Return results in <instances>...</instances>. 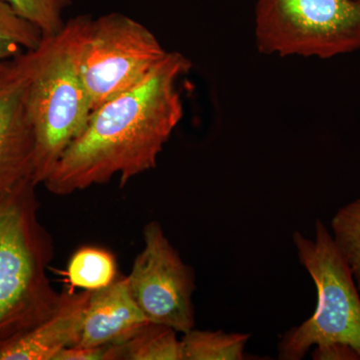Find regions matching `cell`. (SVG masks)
<instances>
[{"mask_svg": "<svg viewBox=\"0 0 360 360\" xmlns=\"http://www.w3.org/2000/svg\"><path fill=\"white\" fill-rule=\"evenodd\" d=\"M255 37L258 51L281 58L360 51V0H257Z\"/></svg>", "mask_w": 360, "mask_h": 360, "instance_id": "5b68a950", "label": "cell"}, {"mask_svg": "<svg viewBox=\"0 0 360 360\" xmlns=\"http://www.w3.org/2000/svg\"><path fill=\"white\" fill-rule=\"evenodd\" d=\"M177 331L149 322L127 342L115 345V360H184Z\"/></svg>", "mask_w": 360, "mask_h": 360, "instance_id": "7c38bea8", "label": "cell"}, {"mask_svg": "<svg viewBox=\"0 0 360 360\" xmlns=\"http://www.w3.org/2000/svg\"><path fill=\"white\" fill-rule=\"evenodd\" d=\"M292 239L316 288L317 302L309 319L284 333L278 359L300 360L314 347V359L360 360L359 290L333 234L317 220L314 240L300 231Z\"/></svg>", "mask_w": 360, "mask_h": 360, "instance_id": "277c9868", "label": "cell"}, {"mask_svg": "<svg viewBox=\"0 0 360 360\" xmlns=\"http://www.w3.org/2000/svg\"><path fill=\"white\" fill-rule=\"evenodd\" d=\"M54 360H115V345L70 347L61 350Z\"/></svg>", "mask_w": 360, "mask_h": 360, "instance_id": "e0dca14e", "label": "cell"}, {"mask_svg": "<svg viewBox=\"0 0 360 360\" xmlns=\"http://www.w3.org/2000/svg\"><path fill=\"white\" fill-rule=\"evenodd\" d=\"M68 290L94 291L115 283L117 264L110 251L94 246H84L75 251L63 272Z\"/></svg>", "mask_w": 360, "mask_h": 360, "instance_id": "8fae6325", "label": "cell"}, {"mask_svg": "<svg viewBox=\"0 0 360 360\" xmlns=\"http://www.w3.org/2000/svg\"><path fill=\"white\" fill-rule=\"evenodd\" d=\"M168 51L146 26L122 13L90 20L79 70L91 110L143 82Z\"/></svg>", "mask_w": 360, "mask_h": 360, "instance_id": "8992f818", "label": "cell"}, {"mask_svg": "<svg viewBox=\"0 0 360 360\" xmlns=\"http://www.w3.org/2000/svg\"><path fill=\"white\" fill-rule=\"evenodd\" d=\"M331 231L360 291V198L335 213L331 220Z\"/></svg>", "mask_w": 360, "mask_h": 360, "instance_id": "9a60e30c", "label": "cell"}, {"mask_svg": "<svg viewBox=\"0 0 360 360\" xmlns=\"http://www.w3.org/2000/svg\"><path fill=\"white\" fill-rule=\"evenodd\" d=\"M248 333H226L221 330H191L181 340L184 360L245 359Z\"/></svg>", "mask_w": 360, "mask_h": 360, "instance_id": "4fadbf2b", "label": "cell"}, {"mask_svg": "<svg viewBox=\"0 0 360 360\" xmlns=\"http://www.w3.org/2000/svg\"><path fill=\"white\" fill-rule=\"evenodd\" d=\"M91 18L80 15L26 52V110L34 136L32 179L44 184L71 142L86 127L91 105L79 70V53Z\"/></svg>", "mask_w": 360, "mask_h": 360, "instance_id": "7a4b0ae2", "label": "cell"}, {"mask_svg": "<svg viewBox=\"0 0 360 360\" xmlns=\"http://www.w3.org/2000/svg\"><path fill=\"white\" fill-rule=\"evenodd\" d=\"M44 34L39 28L0 0V61L11 60L26 51H34Z\"/></svg>", "mask_w": 360, "mask_h": 360, "instance_id": "5bb4252c", "label": "cell"}, {"mask_svg": "<svg viewBox=\"0 0 360 360\" xmlns=\"http://www.w3.org/2000/svg\"><path fill=\"white\" fill-rule=\"evenodd\" d=\"M191 68L184 54L168 51L143 82L92 111L44 182L45 188L66 196L116 175L123 186L155 168L184 116L179 82Z\"/></svg>", "mask_w": 360, "mask_h": 360, "instance_id": "6da1fadb", "label": "cell"}, {"mask_svg": "<svg viewBox=\"0 0 360 360\" xmlns=\"http://www.w3.org/2000/svg\"><path fill=\"white\" fill-rule=\"evenodd\" d=\"M26 52L0 61V195L32 179L34 136L26 110Z\"/></svg>", "mask_w": 360, "mask_h": 360, "instance_id": "ba28073f", "label": "cell"}, {"mask_svg": "<svg viewBox=\"0 0 360 360\" xmlns=\"http://www.w3.org/2000/svg\"><path fill=\"white\" fill-rule=\"evenodd\" d=\"M32 177L0 195V347L58 309L47 267L53 243L39 221Z\"/></svg>", "mask_w": 360, "mask_h": 360, "instance_id": "3957f363", "label": "cell"}, {"mask_svg": "<svg viewBox=\"0 0 360 360\" xmlns=\"http://www.w3.org/2000/svg\"><path fill=\"white\" fill-rule=\"evenodd\" d=\"M90 291L61 292L56 311L44 321L0 347V360H54L82 338Z\"/></svg>", "mask_w": 360, "mask_h": 360, "instance_id": "9c48e42d", "label": "cell"}, {"mask_svg": "<svg viewBox=\"0 0 360 360\" xmlns=\"http://www.w3.org/2000/svg\"><path fill=\"white\" fill-rule=\"evenodd\" d=\"M26 20L39 28L44 37L56 34L63 30V11L70 0H4Z\"/></svg>", "mask_w": 360, "mask_h": 360, "instance_id": "2e32d148", "label": "cell"}, {"mask_svg": "<svg viewBox=\"0 0 360 360\" xmlns=\"http://www.w3.org/2000/svg\"><path fill=\"white\" fill-rule=\"evenodd\" d=\"M143 240L127 276L130 295L149 321L186 333L195 323L193 269L182 262L160 222L146 225Z\"/></svg>", "mask_w": 360, "mask_h": 360, "instance_id": "52a82bcc", "label": "cell"}, {"mask_svg": "<svg viewBox=\"0 0 360 360\" xmlns=\"http://www.w3.org/2000/svg\"><path fill=\"white\" fill-rule=\"evenodd\" d=\"M130 295L127 276L90 291L78 347L120 345L149 323Z\"/></svg>", "mask_w": 360, "mask_h": 360, "instance_id": "30bf717a", "label": "cell"}]
</instances>
